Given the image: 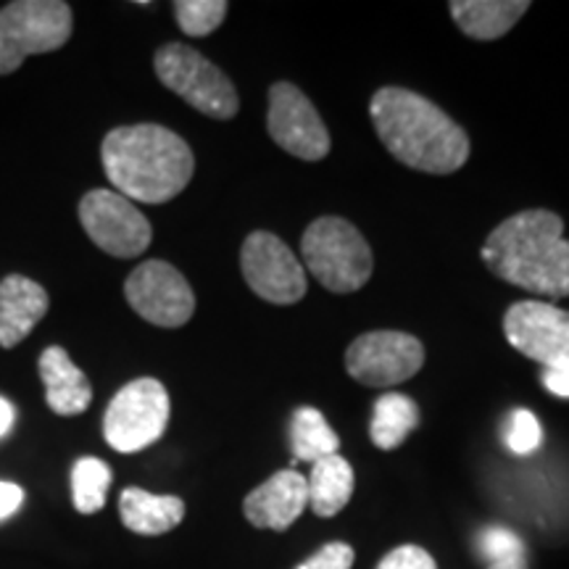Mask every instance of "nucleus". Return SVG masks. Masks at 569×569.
Listing matches in <instances>:
<instances>
[{"mask_svg":"<svg viewBox=\"0 0 569 569\" xmlns=\"http://www.w3.org/2000/svg\"><path fill=\"white\" fill-rule=\"evenodd\" d=\"M21 503H24V488L17 486V482L0 480V519L17 515Z\"/></svg>","mask_w":569,"mask_h":569,"instance_id":"obj_28","label":"nucleus"},{"mask_svg":"<svg viewBox=\"0 0 569 569\" xmlns=\"http://www.w3.org/2000/svg\"><path fill=\"white\" fill-rule=\"evenodd\" d=\"M448 9L467 38L498 40L525 17L530 3L528 0H453Z\"/></svg>","mask_w":569,"mask_h":569,"instance_id":"obj_17","label":"nucleus"},{"mask_svg":"<svg viewBox=\"0 0 569 569\" xmlns=\"http://www.w3.org/2000/svg\"><path fill=\"white\" fill-rule=\"evenodd\" d=\"M169 411H172V403L159 380L140 377V380L127 382L106 409V443L119 453H138L142 448L153 446L167 430Z\"/></svg>","mask_w":569,"mask_h":569,"instance_id":"obj_7","label":"nucleus"},{"mask_svg":"<svg viewBox=\"0 0 569 569\" xmlns=\"http://www.w3.org/2000/svg\"><path fill=\"white\" fill-rule=\"evenodd\" d=\"M38 372L46 386V401L53 415L77 417L92 403V386L88 375L71 361L61 346L46 348L38 361Z\"/></svg>","mask_w":569,"mask_h":569,"instance_id":"obj_16","label":"nucleus"},{"mask_svg":"<svg viewBox=\"0 0 569 569\" xmlns=\"http://www.w3.org/2000/svg\"><path fill=\"white\" fill-rule=\"evenodd\" d=\"M124 298L134 315L156 327H182L196 315V293L180 269L153 259L140 264L124 282Z\"/></svg>","mask_w":569,"mask_h":569,"instance_id":"obj_11","label":"nucleus"},{"mask_svg":"<svg viewBox=\"0 0 569 569\" xmlns=\"http://www.w3.org/2000/svg\"><path fill=\"white\" fill-rule=\"evenodd\" d=\"M425 365L422 340L398 330L365 332L348 346L346 369L369 388H393L415 377Z\"/></svg>","mask_w":569,"mask_h":569,"instance_id":"obj_9","label":"nucleus"},{"mask_svg":"<svg viewBox=\"0 0 569 569\" xmlns=\"http://www.w3.org/2000/svg\"><path fill=\"white\" fill-rule=\"evenodd\" d=\"M103 172L127 201L167 203L193 180L196 156L180 134L161 124L117 127L103 138Z\"/></svg>","mask_w":569,"mask_h":569,"instance_id":"obj_3","label":"nucleus"},{"mask_svg":"<svg viewBox=\"0 0 569 569\" xmlns=\"http://www.w3.org/2000/svg\"><path fill=\"white\" fill-rule=\"evenodd\" d=\"M119 511L127 530L138 536H163L184 519V501L177 496H156L142 488H124Z\"/></svg>","mask_w":569,"mask_h":569,"instance_id":"obj_18","label":"nucleus"},{"mask_svg":"<svg viewBox=\"0 0 569 569\" xmlns=\"http://www.w3.org/2000/svg\"><path fill=\"white\" fill-rule=\"evenodd\" d=\"M543 440V432H540V422L536 419V415L528 409H517L511 415V425H509V436L507 443L517 457H528V453L536 451Z\"/></svg>","mask_w":569,"mask_h":569,"instance_id":"obj_25","label":"nucleus"},{"mask_svg":"<svg viewBox=\"0 0 569 569\" xmlns=\"http://www.w3.org/2000/svg\"><path fill=\"white\" fill-rule=\"evenodd\" d=\"M309 507V486L296 469L274 472L267 482L246 496V519L259 530H288Z\"/></svg>","mask_w":569,"mask_h":569,"instance_id":"obj_14","label":"nucleus"},{"mask_svg":"<svg viewBox=\"0 0 569 569\" xmlns=\"http://www.w3.org/2000/svg\"><path fill=\"white\" fill-rule=\"evenodd\" d=\"M113 472L106 461L84 457L71 469V501L80 515H96L106 507Z\"/></svg>","mask_w":569,"mask_h":569,"instance_id":"obj_22","label":"nucleus"},{"mask_svg":"<svg viewBox=\"0 0 569 569\" xmlns=\"http://www.w3.org/2000/svg\"><path fill=\"white\" fill-rule=\"evenodd\" d=\"M369 117L390 156L417 172H459L472 151L469 134L440 106L415 90H377L369 103Z\"/></svg>","mask_w":569,"mask_h":569,"instance_id":"obj_1","label":"nucleus"},{"mask_svg":"<svg viewBox=\"0 0 569 569\" xmlns=\"http://www.w3.org/2000/svg\"><path fill=\"white\" fill-rule=\"evenodd\" d=\"M80 222L92 243L117 259H134L153 240V227L146 213L117 190L98 188L84 193L80 201Z\"/></svg>","mask_w":569,"mask_h":569,"instance_id":"obj_8","label":"nucleus"},{"mask_svg":"<svg viewBox=\"0 0 569 569\" xmlns=\"http://www.w3.org/2000/svg\"><path fill=\"white\" fill-rule=\"evenodd\" d=\"M153 69L163 88L180 96L184 103L193 106L203 117L232 119L240 109L238 90L230 77L217 63H211L196 48L182 42H169L156 51Z\"/></svg>","mask_w":569,"mask_h":569,"instance_id":"obj_6","label":"nucleus"},{"mask_svg":"<svg viewBox=\"0 0 569 569\" xmlns=\"http://www.w3.org/2000/svg\"><path fill=\"white\" fill-rule=\"evenodd\" d=\"M543 386L549 393L569 398V365H557L543 369Z\"/></svg>","mask_w":569,"mask_h":569,"instance_id":"obj_29","label":"nucleus"},{"mask_svg":"<svg viewBox=\"0 0 569 569\" xmlns=\"http://www.w3.org/2000/svg\"><path fill=\"white\" fill-rule=\"evenodd\" d=\"M503 336L543 367L569 365V311L546 301H517L503 317Z\"/></svg>","mask_w":569,"mask_h":569,"instance_id":"obj_13","label":"nucleus"},{"mask_svg":"<svg viewBox=\"0 0 569 569\" xmlns=\"http://www.w3.org/2000/svg\"><path fill=\"white\" fill-rule=\"evenodd\" d=\"M240 269L248 288L274 306H293L309 290L301 259L272 232H251L240 251Z\"/></svg>","mask_w":569,"mask_h":569,"instance_id":"obj_10","label":"nucleus"},{"mask_svg":"<svg viewBox=\"0 0 569 569\" xmlns=\"http://www.w3.org/2000/svg\"><path fill=\"white\" fill-rule=\"evenodd\" d=\"M377 569H438L436 559L419 546H398L377 565Z\"/></svg>","mask_w":569,"mask_h":569,"instance_id":"obj_27","label":"nucleus"},{"mask_svg":"<svg viewBox=\"0 0 569 569\" xmlns=\"http://www.w3.org/2000/svg\"><path fill=\"white\" fill-rule=\"evenodd\" d=\"M290 443H293V465L296 461H315L338 453L340 438L338 432L327 425L322 411L315 407L296 409L293 422H290Z\"/></svg>","mask_w":569,"mask_h":569,"instance_id":"obj_21","label":"nucleus"},{"mask_svg":"<svg viewBox=\"0 0 569 569\" xmlns=\"http://www.w3.org/2000/svg\"><path fill=\"white\" fill-rule=\"evenodd\" d=\"M356 553L343 540L336 543H327L325 549H319L315 557L301 561L296 569H351Z\"/></svg>","mask_w":569,"mask_h":569,"instance_id":"obj_26","label":"nucleus"},{"mask_svg":"<svg viewBox=\"0 0 569 569\" xmlns=\"http://www.w3.org/2000/svg\"><path fill=\"white\" fill-rule=\"evenodd\" d=\"M482 551H486V569H530L528 549L511 530L490 528L482 536Z\"/></svg>","mask_w":569,"mask_h":569,"instance_id":"obj_24","label":"nucleus"},{"mask_svg":"<svg viewBox=\"0 0 569 569\" xmlns=\"http://www.w3.org/2000/svg\"><path fill=\"white\" fill-rule=\"evenodd\" d=\"M71 6L61 0H13L0 9V77L30 56L53 53L71 38Z\"/></svg>","mask_w":569,"mask_h":569,"instance_id":"obj_5","label":"nucleus"},{"mask_svg":"<svg viewBox=\"0 0 569 569\" xmlns=\"http://www.w3.org/2000/svg\"><path fill=\"white\" fill-rule=\"evenodd\" d=\"M303 269L330 293H356L375 269L372 248L343 217H319L306 227L301 240Z\"/></svg>","mask_w":569,"mask_h":569,"instance_id":"obj_4","label":"nucleus"},{"mask_svg":"<svg viewBox=\"0 0 569 569\" xmlns=\"http://www.w3.org/2000/svg\"><path fill=\"white\" fill-rule=\"evenodd\" d=\"M306 486H309V507L315 509V515L330 519L348 507L356 478L351 465L340 453H332L311 465Z\"/></svg>","mask_w":569,"mask_h":569,"instance_id":"obj_19","label":"nucleus"},{"mask_svg":"<svg viewBox=\"0 0 569 569\" xmlns=\"http://www.w3.org/2000/svg\"><path fill=\"white\" fill-rule=\"evenodd\" d=\"M267 127L277 146L296 159L322 161L330 153V132L315 103L296 84L274 82L269 88Z\"/></svg>","mask_w":569,"mask_h":569,"instance_id":"obj_12","label":"nucleus"},{"mask_svg":"<svg viewBox=\"0 0 569 569\" xmlns=\"http://www.w3.org/2000/svg\"><path fill=\"white\" fill-rule=\"evenodd\" d=\"M11 425H13V407L6 401V398H0V438L11 430Z\"/></svg>","mask_w":569,"mask_h":569,"instance_id":"obj_30","label":"nucleus"},{"mask_svg":"<svg viewBox=\"0 0 569 569\" xmlns=\"http://www.w3.org/2000/svg\"><path fill=\"white\" fill-rule=\"evenodd\" d=\"M46 288L24 274L0 280V348H17L48 315Z\"/></svg>","mask_w":569,"mask_h":569,"instance_id":"obj_15","label":"nucleus"},{"mask_svg":"<svg viewBox=\"0 0 569 569\" xmlns=\"http://www.w3.org/2000/svg\"><path fill=\"white\" fill-rule=\"evenodd\" d=\"M419 425V407L403 393H386L377 398L369 438L382 451H393Z\"/></svg>","mask_w":569,"mask_h":569,"instance_id":"obj_20","label":"nucleus"},{"mask_svg":"<svg viewBox=\"0 0 569 569\" xmlns=\"http://www.w3.org/2000/svg\"><path fill=\"white\" fill-rule=\"evenodd\" d=\"M480 256L498 280L515 288L553 301L569 296V240L559 213L528 209L503 219Z\"/></svg>","mask_w":569,"mask_h":569,"instance_id":"obj_2","label":"nucleus"},{"mask_svg":"<svg viewBox=\"0 0 569 569\" xmlns=\"http://www.w3.org/2000/svg\"><path fill=\"white\" fill-rule=\"evenodd\" d=\"M230 6L224 0H177L174 19L190 38H206L222 24Z\"/></svg>","mask_w":569,"mask_h":569,"instance_id":"obj_23","label":"nucleus"}]
</instances>
